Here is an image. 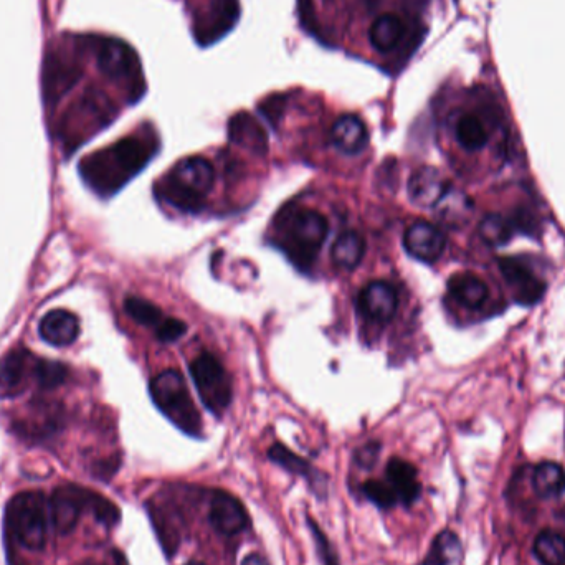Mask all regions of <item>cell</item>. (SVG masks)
Wrapping results in <instances>:
<instances>
[{"instance_id": "cell-27", "label": "cell", "mask_w": 565, "mask_h": 565, "mask_svg": "<svg viewBox=\"0 0 565 565\" xmlns=\"http://www.w3.org/2000/svg\"><path fill=\"white\" fill-rule=\"evenodd\" d=\"M532 551L537 561L542 565H565V534L564 532L546 529L537 534Z\"/></svg>"}, {"instance_id": "cell-20", "label": "cell", "mask_w": 565, "mask_h": 565, "mask_svg": "<svg viewBox=\"0 0 565 565\" xmlns=\"http://www.w3.org/2000/svg\"><path fill=\"white\" fill-rule=\"evenodd\" d=\"M80 333V323L75 314L65 309H55L40 323V336L52 346L63 347L75 342Z\"/></svg>"}, {"instance_id": "cell-31", "label": "cell", "mask_w": 565, "mask_h": 565, "mask_svg": "<svg viewBox=\"0 0 565 565\" xmlns=\"http://www.w3.org/2000/svg\"><path fill=\"white\" fill-rule=\"evenodd\" d=\"M124 309L136 323L143 324V326L157 328L164 319V314H162L161 309L157 308L156 304L143 300V298H136V296H131L124 301Z\"/></svg>"}, {"instance_id": "cell-8", "label": "cell", "mask_w": 565, "mask_h": 565, "mask_svg": "<svg viewBox=\"0 0 565 565\" xmlns=\"http://www.w3.org/2000/svg\"><path fill=\"white\" fill-rule=\"evenodd\" d=\"M209 523L220 536L233 537L248 531L252 518L245 504L225 490L210 491Z\"/></svg>"}, {"instance_id": "cell-3", "label": "cell", "mask_w": 565, "mask_h": 565, "mask_svg": "<svg viewBox=\"0 0 565 565\" xmlns=\"http://www.w3.org/2000/svg\"><path fill=\"white\" fill-rule=\"evenodd\" d=\"M283 248L295 263L308 268L318 257L329 233V222L321 212L298 207L283 220Z\"/></svg>"}, {"instance_id": "cell-4", "label": "cell", "mask_w": 565, "mask_h": 565, "mask_svg": "<svg viewBox=\"0 0 565 565\" xmlns=\"http://www.w3.org/2000/svg\"><path fill=\"white\" fill-rule=\"evenodd\" d=\"M5 528L19 546L42 551L47 542V503L42 493H20L10 499L5 511Z\"/></svg>"}, {"instance_id": "cell-38", "label": "cell", "mask_w": 565, "mask_h": 565, "mask_svg": "<svg viewBox=\"0 0 565 565\" xmlns=\"http://www.w3.org/2000/svg\"><path fill=\"white\" fill-rule=\"evenodd\" d=\"M184 565H205L204 562H200V561H189L186 562V564Z\"/></svg>"}, {"instance_id": "cell-22", "label": "cell", "mask_w": 565, "mask_h": 565, "mask_svg": "<svg viewBox=\"0 0 565 565\" xmlns=\"http://www.w3.org/2000/svg\"><path fill=\"white\" fill-rule=\"evenodd\" d=\"M448 291L453 300L465 308H480L488 298V286L485 281L471 273H458L448 280Z\"/></svg>"}, {"instance_id": "cell-7", "label": "cell", "mask_w": 565, "mask_h": 565, "mask_svg": "<svg viewBox=\"0 0 565 565\" xmlns=\"http://www.w3.org/2000/svg\"><path fill=\"white\" fill-rule=\"evenodd\" d=\"M149 518L162 551L166 552L167 559H172L179 551L184 541V531L187 529L186 513L182 504H177L172 498H164L162 501L152 499L149 501Z\"/></svg>"}, {"instance_id": "cell-9", "label": "cell", "mask_w": 565, "mask_h": 565, "mask_svg": "<svg viewBox=\"0 0 565 565\" xmlns=\"http://www.w3.org/2000/svg\"><path fill=\"white\" fill-rule=\"evenodd\" d=\"M268 460L275 465L280 466L281 470H285L290 475L298 476L301 480L306 481L311 493L319 499L326 501L329 496V476L323 471H319L311 461L306 460L303 456L296 455L291 452L290 448L283 443H275L268 450Z\"/></svg>"}, {"instance_id": "cell-28", "label": "cell", "mask_w": 565, "mask_h": 565, "mask_svg": "<svg viewBox=\"0 0 565 565\" xmlns=\"http://www.w3.org/2000/svg\"><path fill=\"white\" fill-rule=\"evenodd\" d=\"M359 491H361L362 498L374 504L380 511H392V509L397 508L400 504L399 496H397L394 488H392L387 481H364Z\"/></svg>"}, {"instance_id": "cell-15", "label": "cell", "mask_w": 565, "mask_h": 565, "mask_svg": "<svg viewBox=\"0 0 565 565\" xmlns=\"http://www.w3.org/2000/svg\"><path fill=\"white\" fill-rule=\"evenodd\" d=\"M488 105L485 110L465 111L456 119L455 138L466 151H480L490 141L491 106Z\"/></svg>"}, {"instance_id": "cell-32", "label": "cell", "mask_w": 565, "mask_h": 565, "mask_svg": "<svg viewBox=\"0 0 565 565\" xmlns=\"http://www.w3.org/2000/svg\"><path fill=\"white\" fill-rule=\"evenodd\" d=\"M306 524H308L309 532H311V537H313L316 554H318L321 564L341 565L338 551H336V547L333 546V542L329 539L328 534L323 531V528L311 516H306Z\"/></svg>"}, {"instance_id": "cell-1", "label": "cell", "mask_w": 565, "mask_h": 565, "mask_svg": "<svg viewBox=\"0 0 565 565\" xmlns=\"http://www.w3.org/2000/svg\"><path fill=\"white\" fill-rule=\"evenodd\" d=\"M151 156L149 143L138 136H129L81 159L80 176L95 194L108 197L136 176Z\"/></svg>"}, {"instance_id": "cell-30", "label": "cell", "mask_w": 565, "mask_h": 565, "mask_svg": "<svg viewBox=\"0 0 565 565\" xmlns=\"http://www.w3.org/2000/svg\"><path fill=\"white\" fill-rule=\"evenodd\" d=\"M68 377L67 367L55 361H42L35 359L32 366V379L37 380V384L42 389H53L63 384Z\"/></svg>"}, {"instance_id": "cell-11", "label": "cell", "mask_w": 565, "mask_h": 565, "mask_svg": "<svg viewBox=\"0 0 565 565\" xmlns=\"http://www.w3.org/2000/svg\"><path fill=\"white\" fill-rule=\"evenodd\" d=\"M93 491L83 490L80 486H63L52 496L53 526L60 534H68L76 528L83 509H90Z\"/></svg>"}, {"instance_id": "cell-37", "label": "cell", "mask_w": 565, "mask_h": 565, "mask_svg": "<svg viewBox=\"0 0 565 565\" xmlns=\"http://www.w3.org/2000/svg\"><path fill=\"white\" fill-rule=\"evenodd\" d=\"M101 565H129L128 561H126V557L121 554L119 551L111 552L110 559L105 562V564Z\"/></svg>"}, {"instance_id": "cell-16", "label": "cell", "mask_w": 565, "mask_h": 565, "mask_svg": "<svg viewBox=\"0 0 565 565\" xmlns=\"http://www.w3.org/2000/svg\"><path fill=\"white\" fill-rule=\"evenodd\" d=\"M448 190L450 184L435 167H420L410 177L409 197L418 207H435Z\"/></svg>"}, {"instance_id": "cell-24", "label": "cell", "mask_w": 565, "mask_h": 565, "mask_svg": "<svg viewBox=\"0 0 565 565\" xmlns=\"http://www.w3.org/2000/svg\"><path fill=\"white\" fill-rule=\"evenodd\" d=\"M364 255H366V240L354 230L341 233L331 250L334 265L339 266L342 270L357 268L361 265Z\"/></svg>"}, {"instance_id": "cell-33", "label": "cell", "mask_w": 565, "mask_h": 565, "mask_svg": "<svg viewBox=\"0 0 565 565\" xmlns=\"http://www.w3.org/2000/svg\"><path fill=\"white\" fill-rule=\"evenodd\" d=\"M435 207L438 209V214L442 215L443 220L455 222V220L465 217L471 204L465 195L455 192V190H448Z\"/></svg>"}, {"instance_id": "cell-26", "label": "cell", "mask_w": 565, "mask_h": 565, "mask_svg": "<svg viewBox=\"0 0 565 565\" xmlns=\"http://www.w3.org/2000/svg\"><path fill=\"white\" fill-rule=\"evenodd\" d=\"M230 138L233 143L240 144L243 148L252 149L253 152L266 151V136L258 123L253 121L252 116L240 114L230 123Z\"/></svg>"}, {"instance_id": "cell-21", "label": "cell", "mask_w": 565, "mask_h": 565, "mask_svg": "<svg viewBox=\"0 0 565 565\" xmlns=\"http://www.w3.org/2000/svg\"><path fill=\"white\" fill-rule=\"evenodd\" d=\"M405 34H407V25L399 15H380L369 29V40L377 52L387 53L399 47Z\"/></svg>"}, {"instance_id": "cell-19", "label": "cell", "mask_w": 565, "mask_h": 565, "mask_svg": "<svg viewBox=\"0 0 565 565\" xmlns=\"http://www.w3.org/2000/svg\"><path fill=\"white\" fill-rule=\"evenodd\" d=\"M331 138L339 151L349 156H356L367 148L369 131L362 119L357 118L354 114H344L334 123Z\"/></svg>"}, {"instance_id": "cell-12", "label": "cell", "mask_w": 565, "mask_h": 565, "mask_svg": "<svg viewBox=\"0 0 565 565\" xmlns=\"http://www.w3.org/2000/svg\"><path fill=\"white\" fill-rule=\"evenodd\" d=\"M405 250L423 263H435L447 247V238L440 228L428 222H415L404 235Z\"/></svg>"}, {"instance_id": "cell-17", "label": "cell", "mask_w": 565, "mask_h": 565, "mask_svg": "<svg viewBox=\"0 0 565 565\" xmlns=\"http://www.w3.org/2000/svg\"><path fill=\"white\" fill-rule=\"evenodd\" d=\"M34 357L30 352L15 349L0 359V392L5 395H17L24 385L32 379Z\"/></svg>"}, {"instance_id": "cell-23", "label": "cell", "mask_w": 565, "mask_h": 565, "mask_svg": "<svg viewBox=\"0 0 565 565\" xmlns=\"http://www.w3.org/2000/svg\"><path fill=\"white\" fill-rule=\"evenodd\" d=\"M532 488L541 499L561 498L565 494V471L554 461H544L532 473Z\"/></svg>"}, {"instance_id": "cell-5", "label": "cell", "mask_w": 565, "mask_h": 565, "mask_svg": "<svg viewBox=\"0 0 565 565\" xmlns=\"http://www.w3.org/2000/svg\"><path fill=\"white\" fill-rule=\"evenodd\" d=\"M215 169L205 157H186L169 174L162 195L182 210H197L214 187Z\"/></svg>"}, {"instance_id": "cell-34", "label": "cell", "mask_w": 565, "mask_h": 565, "mask_svg": "<svg viewBox=\"0 0 565 565\" xmlns=\"http://www.w3.org/2000/svg\"><path fill=\"white\" fill-rule=\"evenodd\" d=\"M187 333V324L181 319L164 318L156 328L157 339L161 342H174Z\"/></svg>"}, {"instance_id": "cell-25", "label": "cell", "mask_w": 565, "mask_h": 565, "mask_svg": "<svg viewBox=\"0 0 565 565\" xmlns=\"http://www.w3.org/2000/svg\"><path fill=\"white\" fill-rule=\"evenodd\" d=\"M461 556L460 537L450 529L438 532L427 556L418 565H453Z\"/></svg>"}, {"instance_id": "cell-18", "label": "cell", "mask_w": 565, "mask_h": 565, "mask_svg": "<svg viewBox=\"0 0 565 565\" xmlns=\"http://www.w3.org/2000/svg\"><path fill=\"white\" fill-rule=\"evenodd\" d=\"M101 72L113 80H131L133 78L134 55L124 43L103 40L96 50Z\"/></svg>"}, {"instance_id": "cell-6", "label": "cell", "mask_w": 565, "mask_h": 565, "mask_svg": "<svg viewBox=\"0 0 565 565\" xmlns=\"http://www.w3.org/2000/svg\"><path fill=\"white\" fill-rule=\"evenodd\" d=\"M189 369L205 409L215 417H222L233 397L232 379L222 362L214 354L202 352L190 362Z\"/></svg>"}, {"instance_id": "cell-29", "label": "cell", "mask_w": 565, "mask_h": 565, "mask_svg": "<svg viewBox=\"0 0 565 565\" xmlns=\"http://www.w3.org/2000/svg\"><path fill=\"white\" fill-rule=\"evenodd\" d=\"M480 237L491 247H501L513 237V225L501 215H486L485 219L481 220Z\"/></svg>"}, {"instance_id": "cell-35", "label": "cell", "mask_w": 565, "mask_h": 565, "mask_svg": "<svg viewBox=\"0 0 565 565\" xmlns=\"http://www.w3.org/2000/svg\"><path fill=\"white\" fill-rule=\"evenodd\" d=\"M382 445L379 442H369L357 448L354 453V465L359 466L361 470H372L379 461Z\"/></svg>"}, {"instance_id": "cell-2", "label": "cell", "mask_w": 565, "mask_h": 565, "mask_svg": "<svg viewBox=\"0 0 565 565\" xmlns=\"http://www.w3.org/2000/svg\"><path fill=\"white\" fill-rule=\"evenodd\" d=\"M152 402L169 422L189 437H202V418L190 395L186 379L176 369H167L149 385Z\"/></svg>"}, {"instance_id": "cell-13", "label": "cell", "mask_w": 565, "mask_h": 565, "mask_svg": "<svg viewBox=\"0 0 565 565\" xmlns=\"http://www.w3.org/2000/svg\"><path fill=\"white\" fill-rule=\"evenodd\" d=\"M397 306V291L387 281H372L359 295L362 314L376 323H387L394 318Z\"/></svg>"}, {"instance_id": "cell-36", "label": "cell", "mask_w": 565, "mask_h": 565, "mask_svg": "<svg viewBox=\"0 0 565 565\" xmlns=\"http://www.w3.org/2000/svg\"><path fill=\"white\" fill-rule=\"evenodd\" d=\"M240 565H270V562H268V559L262 556V554L252 552V554H248V556L243 559Z\"/></svg>"}, {"instance_id": "cell-14", "label": "cell", "mask_w": 565, "mask_h": 565, "mask_svg": "<svg viewBox=\"0 0 565 565\" xmlns=\"http://www.w3.org/2000/svg\"><path fill=\"white\" fill-rule=\"evenodd\" d=\"M385 481L394 488L399 503L404 508H412L422 496V483L418 480V470L410 461L394 456L385 466Z\"/></svg>"}, {"instance_id": "cell-10", "label": "cell", "mask_w": 565, "mask_h": 565, "mask_svg": "<svg viewBox=\"0 0 565 565\" xmlns=\"http://www.w3.org/2000/svg\"><path fill=\"white\" fill-rule=\"evenodd\" d=\"M499 271L509 288L513 291L514 300L523 306H531L541 300L546 291V283L537 278L523 258H499Z\"/></svg>"}]
</instances>
